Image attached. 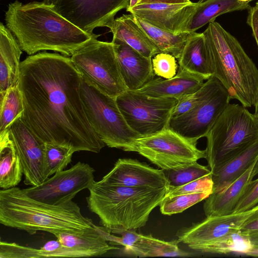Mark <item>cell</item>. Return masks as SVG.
I'll list each match as a JSON object with an SVG mask.
<instances>
[{"instance_id": "obj_1", "label": "cell", "mask_w": 258, "mask_h": 258, "mask_svg": "<svg viewBox=\"0 0 258 258\" xmlns=\"http://www.w3.org/2000/svg\"><path fill=\"white\" fill-rule=\"evenodd\" d=\"M82 76L71 58L43 51L21 61L18 85L21 117L45 143L98 153L105 144L87 117L81 93Z\"/></svg>"}, {"instance_id": "obj_2", "label": "cell", "mask_w": 258, "mask_h": 258, "mask_svg": "<svg viewBox=\"0 0 258 258\" xmlns=\"http://www.w3.org/2000/svg\"><path fill=\"white\" fill-rule=\"evenodd\" d=\"M7 27L22 50L31 55L53 50L71 56L100 35L87 33L60 15L53 6L43 2L10 3L5 13Z\"/></svg>"}, {"instance_id": "obj_3", "label": "cell", "mask_w": 258, "mask_h": 258, "mask_svg": "<svg viewBox=\"0 0 258 258\" xmlns=\"http://www.w3.org/2000/svg\"><path fill=\"white\" fill-rule=\"evenodd\" d=\"M0 223L33 235L38 231L83 234L94 229L73 201L52 205L28 197L17 186L0 190Z\"/></svg>"}, {"instance_id": "obj_4", "label": "cell", "mask_w": 258, "mask_h": 258, "mask_svg": "<svg viewBox=\"0 0 258 258\" xmlns=\"http://www.w3.org/2000/svg\"><path fill=\"white\" fill-rule=\"evenodd\" d=\"M169 187H130L94 181L88 188V207L107 228L136 230L166 197Z\"/></svg>"}, {"instance_id": "obj_5", "label": "cell", "mask_w": 258, "mask_h": 258, "mask_svg": "<svg viewBox=\"0 0 258 258\" xmlns=\"http://www.w3.org/2000/svg\"><path fill=\"white\" fill-rule=\"evenodd\" d=\"M214 68V76L231 99L245 107L254 106L258 98V69L238 40L215 21L203 32Z\"/></svg>"}, {"instance_id": "obj_6", "label": "cell", "mask_w": 258, "mask_h": 258, "mask_svg": "<svg viewBox=\"0 0 258 258\" xmlns=\"http://www.w3.org/2000/svg\"><path fill=\"white\" fill-rule=\"evenodd\" d=\"M206 159L212 173L258 141V117L229 103L206 137Z\"/></svg>"}, {"instance_id": "obj_7", "label": "cell", "mask_w": 258, "mask_h": 258, "mask_svg": "<svg viewBox=\"0 0 258 258\" xmlns=\"http://www.w3.org/2000/svg\"><path fill=\"white\" fill-rule=\"evenodd\" d=\"M81 93L87 117L99 138L108 147L134 152L140 136L125 121L116 98L101 92L82 77Z\"/></svg>"}, {"instance_id": "obj_8", "label": "cell", "mask_w": 258, "mask_h": 258, "mask_svg": "<svg viewBox=\"0 0 258 258\" xmlns=\"http://www.w3.org/2000/svg\"><path fill=\"white\" fill-rule=\"evenodd\" d=\"M70 58L82 77L104 93L116 98L127 90L112 42L94 39Z\"/></svg>"}, {"instance_id": "obj_9", "label": "cell", "mask_w": 258, "mask_h": 258, "mask_svg": "<svg viewBox=\"0 0 258 258\" xmlns=\"http://www.w3.org/2000/svg\"><path fill=\"white\" fill-rule=\"evenodd\" d=\"M197 145V142L167 127L157 133L138 138L134 152L161 169H175L206 158V150H200Z\"/></svg>"}, {"instance_id": "obj_10", "label": "cell", "mask_w": 258, "mask_h": 258, "mask_svg": "<svg viewBox=\"0 0 258 258\" xmlns=\"http://www.w3.org/2000/svg\"><path fill=\"white\" fill-rule=\"evenodd\" d=\"M128 126L140 137L157 133L167 127L178 99L149 97L127 90L116 97Z\"/></svg>"}, {"instance_id": "obj_11", "label": "cell", "mask_w": 258, "mask_h": 258, "mask_svg": "<svg viewBox=\"0 0 258 258\" xmlns=\"http://www.w3.org/2000/svg\"><path fill=\"white\" fill-rule=\"evenodd\" d=\"M95 170L88 164L77 162L70 169L55 173L41 184L22 189L29 197L44 203L57 205L72 201L94 181Z\"/></svg>"}, {"instance_id": "obj_12", "label": "cell", "mask_w": 258, "mask_h": 258, "mask_svg": "<svg viewBox=\"0 0 258 258\" xmlns=\"http://www.w3.org/2000/svg\"><path fill=\"white\" fill-rule=\"evenodd\" d=\"M82 30L93 33L95 28L107 26L121 10L128 9L130 0H44Z\"/></svg>"}, {"instance_id": "obj_13", "label": "cell", "mask_w": 258, "mask_h": 258, "mask_svg": "<svg viewBox=\"0 0 258 258\" xmlns=\"http://www.w3.org/2000/svg\"><path fill=\"white\" fill-rule=\"evenodd\" d=\"M231 99L227 90L221 83L198 106L180 115L171 117L167 127L187 139L198 142L206 137Z\"/></svg>"}, {"instance_id": "obj_14", "label": "cell", "mask_w": 258, "mask_h": 258, "mask_svg": "<svg viewBox=\"0 0 258 258\" xmlns=\"http://www.w3.org/2000/svg\"><path fill=\"white\" fill-rule=\"evenodd\" d=\"M21 117L16 119L8 130L21 161L24 183L31 186H37L47 179L45 143L31 131Z\"/></svg>"}, {"instance_id": "obj_15", "label": "cell", "mask_w": 258, "mask_h": 258, "mask_svg": "<svg viewBox=\"0 0 258 258\" xmlns=\"http://www.w3.org/2000/svg\"><path fill=\"white\" fill-rule=\"evenodd\" d=\"M257 207L258 205L241 213L207 217L200 222L179 229L176 235L177 240L192 249L212 243L229 233L239 230Z\"/></svg>"}, {"instance_id": "obj_16", "label": "cell", "mask_w": 258, "mask_h": 258, "mask_svg": "<svg viewBox=\"0 0 258 258\" xmlns=\"http://www.w3.org/2000/svg\"><path fill=\"white\" fill-rule=\"evenodd\" d=\"M197 3L168 4H139L126 10L131 14L165 31L175 34L185 32Z\"/></svg>"}, {"instance_id": "obj_17", "label": "cell", "mask_w": 258, "mask_h": 258, "mask_svg": "<svg viewBox=\"0 0 258 258\" xmlns=\"http://www.w3.org/2000/svg\"><path fill=\"white\" fill-rule=\"evenodd\" d=\"M100 181L103 183L130 187L158 188L169 187L162 169H155L137 159L120 158Z\"/></svg>"}, {"instance_id": "obj_18", "label": "cell", "mask_w": 258, "mask_h": 258, "mask_svg": "<svg viewBox=\"0 0 258 258\" xmlns=\"http://www.w3.org/2000/svg\"><path fill=\"white\" fill-rule=\"evenodd\" d=\"M111 42L127 90H137L155 77L152 58L144 56L122 40L113 38Z\"/></svg>"}, {"instance_id": "obj_19", "label": "cell", "mask_w": 258, "mask_h": 258, "mask_svg": "<svg viewBox=\"0 0 258 258\" xmlns=\"http://www.w3.org/2000/svg\"><path fill=\"white\" fill-rule=\"evenodd\" d=\"M204 79L200 76L179 68L170 79L154 78L137 92L155 98H174L177 99L199 90Z\"/></svg>"}, {"instance_id": "obj_20", "label": "cell", "mask_w": 258, "mask_h": 258, "mask_svg": "<svg viewBox=\"0 0 258 258\" xmlns=\"http://www.w3.org/2000/svg\"><path fill=\"white\" fill-rule=\"evenodd\" d=\"M258 174V159L237 179L222 191L212 193L204 203L206 217L233 214L237 202L248 184Z\"/></svg>"}, {"instance_id": "obj_21", "label": "cell", "mask_w": 258, "mask_h": 258, "mask_svg": "<svg viewBox=\"0 0 258 258\" xmlns=\"http://www.w3.org/2000/svg\"><path fill=\"white\" fill-rule=\"evenodd\" d=\"M22 53L17 39L2 23L0 24V98L18 83Z\"/></svg>"}, {"instance_id": "obj_22", "label": "cell", "mask_w": 258, "mask_h": 258, "mask_svg": "<svg viewBox=\"0 0 258 258\" xmlns=\"http://www.w3.org/2000/svg\"><path fill=\"white\" fill-rule=\"evenodd\" d=\"M179 68L207 80L214 76L211 57L203 33L190 32L178 59Z\"/></svg>"}, {"instance_id": "obj_23", "label": "cell", "mask_w": 258, "mask_h": 258, "mask_svg": "<svg viewBox=\"0 0 258 258\" xmlns=\"http://www.w3.org/2000/svg\"><path fill=\"white\" fill-rule=\"evenodd\" d=\"M113 39L122 40L144 56L152 58L161 52L132 14L115 19L108 26Z\"/></svg>"}, {"instance_id": "obj_24", "label": "cell", "mask_w": 258, "mask_h": 258, "mask_svg": "<svg viewBox=\"0 0 258 258\" xmlns=\"http://www.w3.org/2000/svg\"><path fill=\"white\" fill-rule=\"evenodd\" d=\"M89 257L82 251L63 246L58 240L46 242L40 248L22 246L14 242L0 241L1 258Z\"/></svg>"}, {"instance_id": "obj_25", "label": "cell", "mask_w": 258, "mask_h": 258, "mask_svg": "<svg viewBox=\"0 0 258 258\" xmlns=\"http://www.w3.org/2000/svg\"><path fill=\"white\" fill-rule=\"evenodd\" d=\"M257 159L258 141L212 173L213 192H219L225 190L240 177Z\"/></svg>"}, {"instance_id": "obj_26", "label": "cell", "mask_w": 258, "mask_h": 258, "mask_svg": "<svg viewBox=\"0 0 258 258\" xmlns=\"http://www.w3.org/2000/svg\"><path fill=\"white\" fill-rule=\"evenodd\" d=\"M23 169L9 130L0 134V187L6 189L18 185Z\"/></svg>"}, {"instance_id": "obj_27", "label": "cell", "mask_w": 258, "mask_h": 258, "mask_svg": "<svg viewBox=\"0 0 258 258\" xmlns=\"http://www.w3.org/2000/svg\"><path fill=\"white\" fill-rule=\"evenodd\" d=\"M251 6L237 0H208L197 3L196 8L186 25L185 31L196 32L207 24L215 21L223 14L236 11L248 10Z\"/></svg>"}, {"instance_id": "obj_28", "label": "cell", "mask_w": 258, "mask_h": 258, "mask_svg": "<svg viewBox=\"0 0 258 258\" xmlns=\"http://www.w3.org/2000/svg\"><path fill=\"white\" fill-rule=\"evenodd\" d=\"M54 236L63 246L84 252L89 257L101 255L110 250L119 249L109 245L95 225L94 229L83 234L63 232Z\"/></svg>"}, {"instance_id": "obj_29", "label": "cell", "mask_w": 258, "mask_h": 258, "mask_svg": "<svg viewBox=\"0 0 258 258\" xmlns=\"http://www.w3.org/2000/svg\"><path fill=\"white\" fill-rule=\"evenodd\" d=\"M177 239L166 241L154 238L151 235H142L141 238L126 252L135 256L143 257L188 256L190 253L179 248Z\"/></svg>"}, {"instance_id": "obj_30", "label": "cell", "mask_w": 258, "mask_h": 258, "mask_svg": "<svg viewBox=\"0 0 258 258\" xmlns=\"http://www.w3.org/2000/svg\"><path fill=\"white\" fill-rule=\"evenodd\" d=\"M134 17L161 52L170 54L179 59L190 32L173 33L155 27L136 16Z\"/></svg>"}, {"instance_id": "obj_31", "label": "cell", "mask_w": 258, "mask_h": 258, "mask_svg": "<svg viewBox=\"0 0 258 258\" xmlns=\"http://www.w3.org/2000/svg\"><path fill=\"white\" fill-rule=\"evenodd\" d=\"M252 247L247 234L239 229L225 235L216 241L194 249L202 252L217 254H228L237 252L244 254Z\"/></svg>"}, {"instance_id": "obj_32", "label": "cell", "mask_w": 258, "mask_h": 258, "mask_svg": "<svg viewBox=\"0 0 258 258\" xmlns=\"http://www.w3.org/2000/svg\"><path fill=\"white\" fill-rule=\"evenodd\" d=\"M23 111V97L17 84L0 98V134L8 130L16 119L22 117Z\"/></svg>"}, {"instance_id": "obj_33", "label": "cell", "mask_w": 258, "mask_h": 258, "mask_svg": "<svg viewBox=\"0 0 258 258\" xmlns=\"http://www.w3.org/2000/svg\"><path fill=\"white\" fill-rule=\"evenodd\" d=\"M74 149L66 146L45 143V161L46 177L48 178L55 173L64 170L71 163Z\"/></svg>"}, {"instance_id": "obj_34", "label": "cell", "mask_w": 258, "mask_h": 258, "mask_svg": "<svg viewBox=\"0 0 258 258\" xmlns=\"http://www.w3.org/2000/svg\"><path fill=\"white\" fill-rule=\"evenodd\" d=\"M221 83L217 78L212 76L197 91L178 99L171 117L180 115L198 106L211 95Z\"/></svg>"}, {"instance_id": "obj_35", "label": "cell", "mask_w": 258, "mask_h": 258, "mask_svg": "<svg viewBox=\"0 0 258 258\" xmlns=\"http://www.w3.org/2000/svg\"><path fill=\"white\" fill-rule=\"evenodd\" d=\"M212 191L166 196L160 203V210L165 215L180 213L188 208L206 199Z\"/></svg>"}, {"instance_id": "obj_36", "label": "cell", "mask_w": 258, "mask_h": 258, "mask_svg": "<svg viewBox=\"0 0 258 258\" xmlns=\"http://www.w3.org/2000/svg\"><path fill=\"white\" fill-rule=\"evenodd\" d=\"M163 170L169 186H180L212 173L207 166L197 162L178 169Z\"/></svg>"}, {"instance_id": "obj_37", "label": "cell", "mask_w": 258, "mask_h": 258, "mask_svg": "<svg viewBox=\"0 0 258 258\" xmlns=\"http://www.w3.org/2000/svg\"><path fill=\"white\" fill-rule=\"evenodd\" d=\"M95 227L100 234L110 243L115 245H121L124 247L126 252L141 237V234L136 232V230H126L117 229L110 230L104 226H98L95 225Z\"/></svg>"}, {"instance_id": "obj_38", "label": "cell", "mask_w": 258, "mask_h": 258, "mask_svg": "<svg viewBox=\"0 0 258 258\" xmlns=\"http://www.w3.org/2000/svg\"><path fill=\"white\" fill-rule=\"evenodd\" d=\"M175 57L169 53L160 52L152 58V67L155 75L164 79H170L177 73V64Z\"/></svg>"}, {"instance_id": "obj_39", "label": "cell", "mask_w": 258, "mask_h": 258, "mask_svg": "<svg viewBox=\"0 0 258 258\" xmlns=\"http://www.w3.org/2000/svg\"><path fill=\"white\" fill-rule=\"evenodd\" d=\"M213 181L211 173L180 186H169L166 196L170 197L207 191H213Z\"/></svg>"}, {"instance_id": "obj_40", "label": "cell", "mask_w": 258, "mask_h": 258, "mask_svg": "<svg viewBox=\"0 0 258 258\" xmlns=\"http://www.w3.org/2000/svg\"><path fill=\"white\" fill-rule=\"evenodd\" d=\"M258 205V178L252 180L239 198L233 213L246 211Z\"/></svg>"}, {"instance_id": "obj_41", "label": "cell", "mask_w": 258, "mask_h": 258, "mask_svg": "<svg viewBox=\"0 0 258 258\" xmlns=\"http://www.w3.org/2000/svg\"><path fill=\"white\" fill-rule=\"evenodd\" d=\"M247 24L251 28L258 47V8L250 7L248 10Z\"/></svg>"}, {"instance_id": "obj_42", "label": "cell", "mask_w": 258, "mask_h": 258, "mask_svg": "<svg viewBox=\"0 0 258 258\" xmlns=\"http://www.w3.org/2000/svg\"><path fill=\"white\" fill-rule=\"evenodd\" d=\"M239 230L247 234L258 231V207L244 222Z\"/></svg>"}, {"instance_id": "obj_43", "label": "cell", "mask_w": 258, "mask_h": 258, "mask_svg": "<svg viewBox=\"0 0 258 258\" xmlns=\"http://www.w3.org/2000/svg\"><path fill=\"white\" fill-rule=\"evenodd\" d=\"M190 0H140L139 4L148 3H161L168 4H180L190 3Z\"/></svg>"}, {"instance_id": "obj_44", "label": "cell", "mask_w": 258, "mask_h": 258, "mask_svg": "<svg viewBox=\"0 0 258 258\" xmlns=\"http://www.w3.org/2000/svg\"><path fill=\"white\" fill-rule=\"evenodd\" d=\"M249 240L252 246H258V231L247 234Z\"/></svg>"}, {"instance_id": "obj_45", "label": "cell", "mask_w": 258, "mask_h": 258, "mask_svg": "<svg viewBox=\"0 0 258 258\" xmlns=\"http://www.w3.org/2000/svg\"><path fill=\"white\" fill-rule=\"evenodd\" d=\"M244 254L248 256L258 257V246H252L250 249L245 252Z\"/></svg>"}, {"instance_id": "obj_46", "label": "cell", "mask_w": 258, "mask_h": 258, "mask_svg": "<svg viewBox=\"0 0 258 258\" xmlns=\"http://www.w3.org/2000/svg\"><path fill=\"white\" fill-rule=\"evenodd\" d=\"M139 1L140 0H130L129 7L126 9V10L130 9L138 5L139 3Z\"/></svg>"}, {"instance_id": "obj_47", "label": "cell", "mask_w": 258, "mask_h": 258, "mask_svg": "<svg viewBox=\"0 0 258 258\" xmlns=\"http://www.w3.org/2000/svg\"><path fill=\"white\" fill-rule=\"evenodd\" d=\"M255 107L254 115L258 117V98L255 105L254 106Z\"/></svg>"}, {"instance_id": "obj_48", "label": "cell", "mask_w": 258, "mask_h": 258, "mask_svg": "<svg viewBox=\"0 0 258 258\" xmlns=\"http://www.w3.org/2000/svg\"><path fill=\"white\" fill-rule=\"evenodd\" d=\"M238 2H239L240 3L243 4H248L249 2L253 1V0H237Z\"/></svg>"}, {"instance_id": "obj_49", "label": "cell", "mask_w": 258, "mask_h": 258, "mask_svg": "<svg viewBox=\"0 0 258 258\" xmlns=\"http://www.w3.org/2000/svg\"><path fill=\"white\" fill-rule=\"evenodd\" d=\"M208 0H199V1L198 2V3H202L205 2L207 1Z\"/></svg>"}, {"instance_id": "obj_50", "label": "cell", "mask_w": 258, "mask_h": 258, "mask_svg": "<svg viewBox=\"0 0 258 258\" xmlns=\"http://www.w3.org/2000/svg\"><path fill=\"white\" fill-rule=\"evenodd\" d=\"M255 6L258 8V1L256 3Z\"/></svg>"}]
</instances>
